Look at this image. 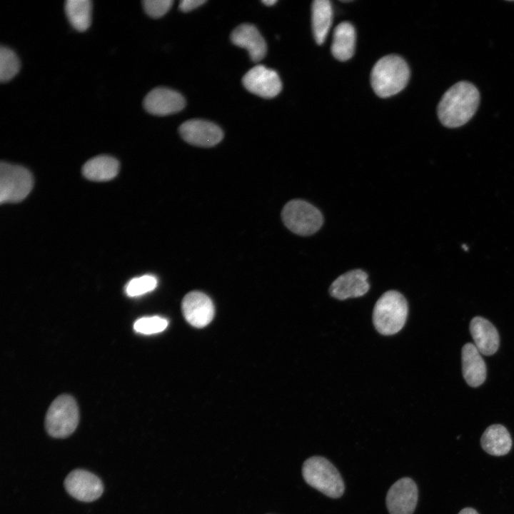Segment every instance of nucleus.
Returning <instances> with one entry per match:
<instances>
[{
    "mask_svg": "<svg viewBox=\"0 0 514 514\" xmlns=\"http://www.w3.org/2000/svg\"><path fill=\"white\" fill-rule=\"evenodd\" d=\"M480 101L478 89L468 81H459L448 89L438 106V116L448 128L465 124L475 113Z\"/></svg>",
    "mask_w": 514,
    "mask_h": 514,
    "instance_id": "1",
    "label": "nucleus"
},
{
    "mask_svg": "<svg viewBox=\"0 0 514 514\" xmlns=\"http://www.w3.org/2000/svg\"><path fill=\"white\" fill-rule=\"evenodd\" d=\"M409 76V67L405 60L397 55H388L380 59L373 67L371 83L378 96L386 98L403 90Z\"/></svg>",
    "mask_w": 514,
    "mask_h": 514,
    "instance_id": "2",
    "label": "nucleus"
},
{
    "mask_svg": "<svg viewBox=\"0 0 514 514\" xmlns=\"http://www.w3.org/2000/svg\"><path fill=\"white\" fill-rule=\"evenodd\" d=\"M408 313V306L405 297L397 291H386L374 306L373 326L381 335H394L404 326Z\"/></svg>",
    "mask_w": 514,
    "mask_h": 514,
    "instance_id": "3",
    "label": "nucleus"
},
{
    "mask_svg": "<svg viewBox=\"0 0 514 514\" xmlns=\"http://www.w3.org/2000/svg\"><path fill=\"white\" fill-rule=\"evenodd\" d=\"M302 473L308 484L328 497L338 498L343 493L344 484L340 473L323 457L307 459L303 465Z\"/></svg>",
    "mask_w": 514,
    "mask_h": 514,
    "instance_id": "4",
    "label": "nucleus"
},
{
    "mask_svg": "<svg viewBox=\"0 0 514 514\" xmlns=\"http://www.w3.org/2000/svg\"><path fill=\"white\" fill-rule=\"evenodd\" d=\"M79 420V412L75 399L69 395H61L47 410L45 428L54 438H66L74 432Z\"/></svg>",
    "mask_w": 514,
    "mask_h": 514,
    "instance_id": "5",
    "label": "nucleus"
},
{
    "mask_svg": "<svg viewBox=\"0 0 514 514\" xmlns=\"http://www.w3.org/2000/svg\"><path fill=\"white\" fill-rule=\"evenodd\" d=\"M281 218L291 231L300 236L313 234L323 223L321 212L311 203L301 199L288 201L282 210Z\"/></svg>",
    "mask_w": 514,
    "mask_h": 514,
    "instance_id": "6",
    "label": "nucleus"
},
{
    "mask_svg": "<svg viewBox=\"0 0 514 514\" xmlns=\"http://www.w3.org/2000/svg\"><path fill=\"white\" fill-rule=\"evenodd\" d=\"M33 177L26 168L1 162L0 164V202L16 203L24 200L33 187Z\"/></svg>",
    "mask_w": 514,
    "mask_h": 514,
    "instance_id": "7",
    "label": "nucleus"
},
{
    "mask_svg": "<svg viewBox=\"0 0 514 514\" xmlns=\"http://www.w3.org/2000/svg\"><path fill=\"white\" fill-rule=\"evenodd\" d=\"M64 487L70 495L83 502L98 499L104 490L103 483L99 477L81 469L74 470L67 475Z\"/></svg>",
    "mask_w": 514,
    "mask_h": 514,
    "instance_id": "8",
    "label": "nucleus"
},
{
    "mask_svg": "<svg viewBox=\"0 0 514 514\" xmlns=\"http://www.w3.org/2000/svg\"><path fill=\"white\" fill-rule=\"evenodd\" d=\"M242 83L251 93L266 99L277 96L282 88L276 71L263 65H257L251 69L243 76Z\"/></svg>",
    "mask_w": 514,
    "mask_h": 514,
    "instance_id": "9",
    "label": "nucleus"
},
{
    "mask_svg": "<svg viewBox=\"0 0 514 514\" xmlns=\"http://www.w3.org/2000/svg\"><path fill=\"white\" fill-rule=\"evenodd\" d=\"M178 131L185 141L197 146H213L223 137L218 126L202 119L188 120L180 126Z\"/></svg>",
    "mask_w": 514,
    "mask_h": 514,
    "instance_id": "10",
    "label": "nucleus"
},
{
    "mask_svg": "<svg viewBox=\"0 0 514 514\" xmlns=\"http://www.w3.org/2000/svg\"><path fill=\"white\" fill-rule=\"evenodd\" d=\"M418 501V488L409 478L396 481L386 495V505L390 514H413Z\"/></svg>",
    "mask_w": 514,
    "mask_h": 514,
    "instance_id": "11",
    "label": "nucleus"
},
{
    "mask_svg": "<svg viewBox=\"0 0 514 514\" xmlns=\"http://www.w3.org/2000/svg\"><path fill=\"white\" fill-rule=\"evenodd\" d=\"M185 105V99L179 92L166 87L152 89L143 100L146 111L156 116L175 114L181 111Z\"/></svg>",
    "mask_w": 514,
    "mask_h": 514,
    "instance_id": "12",
    "label": "nucleus"
},
{
    "mask_svg": "<svg viewBox=\"0 0 514 514\" xmlns=\"http://www.w3.org/2000/svg\"><path fill=\"white\" fill-rule=\"evenodd\" d=\"M182 312L186 320L193 326H207L214 316V306L211 298L200 291L187 293L182 301Z\"/></svg>",
    "mask_w": 514,
    "mask_h": 514,
    "instance_id": "13",
    "label": "nucleus"
},
{
    "mask_svg": "<svg viewBox=\"0 0 514 514\" xmlns=\"http://www.w3.org/2000/svg\"><path fill=\"white\" fill-rule=\"evenodd\" d=\"M368 274L361 269L349 271L339 276L329 288L331 296L338 300L360 297L369 290Z\"/></svg>",
    "mask_w": 514,
    "mask_h": 514,
    "instance_id": "14",
    "label": "nucleus"
},
{
    "mask_svg": "<svg viewBox=\"0 0 514 514\" xmlns=\"http://www.w3.org/2000/svg\"><path fill=\"white\" fill-rule=\"evenodd\" d=\"M231 39L235 45L246 49L254 62L261 61L266 56V43L256 27L252 24H243L237 26L232 31Z\"/></svg>",
    "mask_w": 514,
    "mask_h": 514,
    "instance_id": "15",
    "label": "nucleus"
},
{
    "mask_svg": "<svg viewBox=\"0 0 514 514\" xmlns=\"http://www.w3.org/2000/svg\"><path fill=\"white\" fill-rule=\"evenodd\" d=\"M474 345L481 354L491 356L498 349L500 337L496 328L487 319L475 316L470 323Z\"/></svg>",
    "mask_w": 514,
    "mask_h": 514,
    "instance_id": "16",
    "label": "nucleus"
},
{
    "mask_svg": "<svg viewBox=\"0 0 514 514\" xmlns=\"http://www.w3.org/2000/svg\"><path fill=\"white\" fill-rule=\"evenodd\" d=\"M475 346L465 343L461 350L463 376L471 387L483 384L486 378V366Z\"/></svg>",
    "mask_w": 514,
    "mask_h": 514,
    "instance_id": "17",
    "label": "nucleus"
},
{
    "mask_svg": "<svg viewBox=\"0 0 514 514\" xmlns=\"http://www.w3.org/2000/svg\"><path fill=\"white\" fill-rule=\"evenodd\" d=\"M480 443L488 453L501 456L507 454L512 447V439L508 430L500 424L488 426L483 432Z\"/></svg>",
    "mask_w": 514,
    "mask_h": 514,
    "instance_id": "18",
    "label": "nucleus"
},
{
    "mask_svg": "<svg viewBox=\"0 0 514 514\" xmlns=\"http://www.w3.org/2000/svg\"><path fill=\"white\" fill-rule=\"evenodd\" d=\"M119 163L114 157L101 155L89 159L84 165V177L94 181H105L114 178L118 173Z\"/></svg>",
    "mask_w": 514,
    "mask_h": 514,
    "instance_id": "19",
    "label": "nucleus"
},
{
    "mask_svg": "<svg viewBox=\"0 0 514 514\" xmlns=\"http://www.w3.org/2000/svg\"><path fill=\"white\" fill-rule=\"evenodd\" d=\"M356 31L349 22H341L335 29L331 52L339 61L351 59L355 51Z\"/></svg>",
    "mask_w": 514,
    "mask_h": 514,
    "instance_id": "20",
    "label": "nucleus"
},
{
    "mask_svg": "<svg viewBox=\"0 0 514 514\" xmlns=\"http://www.w3.org/2000/svg\"><path fill=\"white\" fill-rule=\"evenodd\" d=\"M312 28L314 39L318 44H322L328 33L333 10L328 0H316L311 6Z\"/></svg>",
    "mask_w": 514,
    "mask_h": 514,
    "instance_id": "21",
    "label": "nucleus"
},
{
    "mask_svg": "<svg viewBox=\"0 0 514 514\" xmlns=\"http://www.w3.org/2000/svg\"><path fill=\"white\" fill-rule=\"evenodd\" d=\"M91 7L89 0H67L65 2L67 18L75 29L83 31L89 27Z\"/></svg>",
    "mask_w": 514,
    "mask_h": 514,
    "instance_id": "22",
    "label": "nucleus"
},
{
    "mask_svg": "<svg viewBox=\"0 0 514 514\" xmlns=\"http://www.w3.org/2000/svg\"><path fill=\"white\" fill-rule=\"evenodd\" d=\"M20 62L16 54L9 48L0 47V81L6 82L16 75Z\"/></svg>",
    "mask_w": 514,
    "mask_h": 514,
    "instance_id": "23",
    "label": "nucleus"
},
{
    "mask_svg": "<svg viewBox=\"0 0 514 514\" xmlns=\"http://www.w3.org/2000/svg\"><path fill=\"white\" fill-rule=\"evenodd\" d=\"M157 286V279L152 275H144L131 279L126 286L128 296L134 297L153 291Z\"/></svg>",
    "mask_w": 514,
    "mask_h": 514,
    "instance_id": "24",
    "label": "nucleus"
},
{
    "mask_svg": "<svg viewBox=\"0 0 514 514\" xmlns=\"http://www.w3.org/2000/svg\"><path fill=\"white\" fill-rule=\"evenodd\" d=\"M168 326V322L165 318L153 316L141 318L137 320L134 325V329L143 334H153L161 332Z\"/></svg>",
    "mask_w": 514,
    "mask_h": 514,
    "instance_id": "25",
    "label": "nucleus"
},
{
    "mask_svg": "<svg viewBox=\"0 0 514 514\" xmlns=\"http://www.w3.org/2000/svg\"><path fill=\"white\" fill-rule=\"evenodd\" d=\"M172 0H145L142 1L146 14L152 18L163 16L171 9Z\"/></svg>",
    "mask_w": 514,
    "mask_h": 514,
    "instance_id": "26",
    "label": "nucleus"
},
{
    "mask_svg": "<svg viewBox=\"0 0 514 514\" xmlns=\"http://www.w3.org/2000/svg\"><path fill=\"white\" fill-rule=\"evenodd\" d=\"M205 0H182L179 3V9L183 12H188L206 3Z\"/></svg>",
    "mask_w": 514,
    "mask_h": 514,
    "instance_id": "27",
    "label": "nucleus"
},
{
    "mask_svg": "<svg viewBox=\"0 0 514 514\" xmlns=\"http://www.w3.org/2000/svg\"><path fill=\"white\" fill-rule=\"evenodd\" d=\"M458 514H478V513L473 508H465L462 509Z\"/></svg>",
    "mask_w": 514,
    "mask_h": 514,
    "instance_id": "28",
    "label": "nucleus"
},
{
    "mask_svg": "<svg viewBox=\"0 0 514 514\" xmlns=\"http://www.w3.org/2000/svg\"><path fill=\"white\" fill-rule=\"evenodd\" d=\"M277 2L276 0H264L262 1V3L264 4L266 6H272L275 4Z\"/></svg>",
    "mask_w": 514,
    "mask_h": 514,
    "instance_id": "29",
    "label": "nucleus"
}]
</instances>
